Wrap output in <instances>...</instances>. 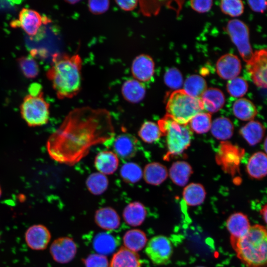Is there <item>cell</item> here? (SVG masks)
Instances as JSON below:
<instances>
[{
  "label": "cell",
  "mask_w": 267,
  "mask_h": 267,
  "mask_svg": "<svg viewBox=\"0 0 267 267\" xmlns=\"http://www.w3.org/2000/svg\"><path fill=\"white\" fill-rule=\"evenodd\" d=\"M264 150L266 152V154L267 155V137H266V139L265 140L264 143Z\"/></svg>",
  "instance_id": "7dc6e473"
},
{
  "label": "cell",
  "mask_w": 267,
  "mask_h": 267,
  "mask_svg": "<svg viewBox=\"0 0 267 267\" xmlns=\"http://www.w3.org/2000/svg\"><path fill=\"white\" fill-rule=\"evenodd\" d=\"M86 183L88 190L91 194L99 195L107 190L109 181L106 175L96 172L92 173L88 177Z\"/></svg>",
  "instance_id": "1f68e13d"
},
{
  "label": "cell",
  "mask_w": 267,
  "mask_h": 267,
  "mask_svg": "<svg viewBox=\"0 0 267 267\" xmlns=\"http://www.w3.org/2000/svg\"><path fill=\"white\" fill-rule=\"evenodd\" d=\"M110 5L109 0H89L88 6L91 12L99 14L106 12Z\"/></svg>",
  "instance_id": "b9f144b4"
},
{
  "label": "cell",
  "mask_w": 267,
  "mask_h": 267,
  "mask_svg": "<svg viewBox=\"0 0 267 267\" xmlns=\"http://www.w3.org/2000/svg\"><path fill=\"white\" fill-rule=\"evenodd\" d=\"M51 234L48 228L43 224H35L29 227L25 233V239L28 246L34 250H43L48 245Z\"/></svg>",
  "instance_id": "4fadbf2b"
},
{
  "label": "cell",
  "mask_w": 267,
  "mask_h": 267,
  "mask_svg": "<svg viewBox=\"0 0 267 267\" xmlns=\"http://www.w3.org/2000/svg\"><path fill=\"white\" fill-rule=\"evenodd\" d=\"M141 262L137 252L122 247L113 255L109 267H141Z\"/></svg>",
  "instance_id": "e0dca14e"
},
{
  "label": "cell",
  "mask_w": 267,
  "mask_h": 267,
  "mask_svg": "<svg viewBox=\"0 0 267 267\" xmlns=\"http://www.w3.org/2000/svg\"><path fill=\"white\" fill-rule=\"evenodd\" d=\"M120 174L126 182L134 183L141 179L143 172L141 167L136 163L127 162L122 166Z\"/></svg>",
  "instance_id": "d6a6232c"
},
{
  "label": "cell",
  "mask_w": 267,
  "mask_h": 267,
  "mask_svg": "<svg viewBox=\"0 0 267 267\" xmlns=\"http://www.w3.org/2000/svg\"><path fill=\"white\" fill-rule=\"evenodd\" d=\"M94 166L98 172L105 175L113 174L118 169L119 160L113 152L104 150L99 152L94 159Z\"/></svg>",
  "instance_id": "ac0fdd59"
},
{
  "label": "cell",
  "mask_w": 267,
  "mask_h": 267,
  "mask_svg": "<svg viewBox=\"0 0 267 267\" xmlns=\"http://www.w3.org/2000/svg\"><path fill=\"white\" fill-rule=\"evenodd\" d=\"M248 3L255 12H264L267 8V0H249Z\"/></svg>",
  "instance_id": "ee69618b"
},
{
  "label": "cell",
  "mask_w": 267,
  "mask_h": 267,
  "mask_svg": "<svg viewBox=\"0 0 267 267\" xmlns=\"http://www.w3.org/2000/svg\"><path fill=\"white\" fill-rule=\"evenodd\" d=\"M131 72L134 79L141 82L150 80L154 72L153 59L144 54L137 56L132 62Z\"/></svg>",
  "instance_id": "9a60e30c"
},
{
  "label": "cell",
  "mask_w": 267,
  "mask_h": 267,
  "mask_svg": "<svg viewBox=\"0 0 267 267\" xmlns=\"http://www.w3.org/2000/svg\"><path fill=\"white\" fill-rule=\"evenodd\" d=\"M162 135L166 137L167 152L164 159L169 160L182 153L190 145L192 132L187 125L180 124L167 115L158 122Z\"/></svg>",
  "instance_id": "277c9868"
},
{
  "label": "cell",
  "mask_w": 267,
  "mask_h": 267,
  "mask_svg": "<svg viewBox=\"0 0 267 267\" xmlns=\"http://www.w3.org/2000/svg\"><path fill=\"white\" fill-rule=\"evenodd\" d=\"M237 258L246 267H267V227L256 224L241 237L230 238Z\"/></svg>",
  "instance_id": "3957f363"
},
{
  "label": "cell",
  "mask_w": 267,
  "mask_h": 267,
  "mask_svg": "<svg viewBox=\"0 0 267 267\" xmlns=\"http://www.w3.org/2000/svg\"><path fill=\"white\" fill-rule=\"evenodd\" d=\"M247 81L242 77H237L228 80L226 84V89L228 93L234 97L243 96L248 90Z\"/></svg>",
  "instance_id": "74e56055"
},
{
  "label": "cell",
  "mask_w": 267,
  "mask_h": 267,
  "mask_svg": "<svg viewBox=\"0 0 267 267\" xmlns=\"http://www.w3.org/2000/svg\"><path fill=\"white\" fill-rule=\"evenodd\" d=\"M225 30L243 59L248 63L254 54L250 43L248 26L239 19H232L228 22Z\"/></svg>",
  "instance_id": "52a82bcc"
},
{
  "label": "cell",
  "mask_w": 267,
  "mask_h": 267,
  "mask_svg": "<svg viewBox=\"0 0 267 267\" xmlns=\"http://www.w3.org/2000/svg\"><path fill=\"white\" fill-rule=\"evenodd\" d=\"M165 84L171 89L178 90L183 85V78L180 72L176 68H169L164 77Z\"/></svg>",
  "instance_id": "ab89813d"
},
{
  "label": "cell",
  "mask_w": 267,
  "mask_h": 267,
  "mask_svg": "<svg viewBox=\"0 0 267 267\" xmlns=\"http://www.w3.org/2000/svg\"><path fill=\"white\" fill-rule=\"evenodd\" d=\"M47 18L34 9L23 8L18 14V19L10 23L12 27H21L29 36H34L42 26L47 22Z\"/></svg>",
  "instance_id": "9c48e42d"
},
{
  "label": "cell",
  "mask_w": 267,
  "mask_h": 267,
  "mask_svg": "<svg viewBox=\"0 0 267 267\" xmlns=\"http://www.w3.org/2000/svg\"><path fill=\"white\" fill-rule=\"evenodd\" d=\"M189 123L190 130L196 133H206L211 129V115L208 112L199 113L191 119Z\"/></svg>",
  "instance_id": "e575fe53"
},
{
  "label": "cell",
  "mask_w": 267,
  "mask_h": 267,
  "mask_svg": "<svg viewBox=\"0 0 267 267\" xmlns=\"http://www.w3.org/2000/svg\"><path fill=\"white\" fill-rule=\"evenodd\" d=\"M246 171L251 178L259 179L267 175V155L263 152L254 153L249 158Z\"/></svg>",
  "instance_id": "ffe728a7"
},
{
  "label": "cell",
  "mask_w": 267,
  "mask_h": 267,
  "mask_svg": "<svg viewBox=\"0 0 267 267\" xmlns=\"http://www.w3.org/2000/svg\"><path fill=\"white\" fill-rule=\"evenodd\" d=\"M20 108L23 119L30 127L43 126L48 121L49 104L44 99L43 92L38 95H27Z\"/></svg>",
  "instance_id": "8992f818"
},
{
  "label": "cell",
  "mask_w": 267,
  "mask_h": 267,
  "mask_svg": "<svg viewBox=\"0 0 267 267\" xmlns=\"http://www.w3.org/2000/svg\"><path fill=\"white\" fill-rule=\"evenodd\" d=\"M49 251L55 262L60 264H66L75 258L77 252V246L72 238L61 237L52 242Z\"/></svg>",
  "instance_id": "8fae6325"
},
{
  "label": "cell",
  "mask_w": 267,
  "mask_h": 267,
  "mask_svg": "<svg viewBox=\"0 0 267 267\" xmlns=\"http://www.w3.org/2000/svg\"><path fill=\"white\" fill-rule=\"evenodd\" d=\"M82 60L78 54L54 53L46 76L51 82L57 97L71 98L80 91Z\"/></svg>",
  "instance_id": "7a4b0ae2"
},
{
  "label": "cell",
  "mask_w": 267,
  "mask_h": 267,
  "mask_svg": "<svg viewBox=\"0 0 267 267\" xmlns=\"http://www.w3.org/2000/svg\"><path fill=\"white\" fill-rule=\"evenodd\" d=\"M260 214L265 222L267 224V204L262 207L260 210Z\"/></svg>",
  "instance_id": "bcb514c9"
},
{
  "label": "cell",
  "mask_w": 267,
  "mask_h": 267,
  "mask_svg": "<svg viewBox=\"0 0 267 267\" xmlns=\"http://www.w3.org/2000/svg\"><path fill=\"white\" fill-rule=\"evenodd\" d=\"M239 133L250 145L254 146L264 137L265 129L260 122L252 120L242 127Z\"/></svg>",
  "instance_id": "cb8c5ba5"
},
{
  "label": "cell",
  "mask_w": 267,
  "mask_h": 267,
  "mask_svg": "<svg viewBox=\"0 0 267 267\" xmlns=\"http://www.w3.org/2000/svg\"><path fill=\"white\" fill-rule=\"evenodd\" d=\"M232 111L236 118L243 121H252L257 114L254 104L244 98L238 99L234 102Z\"/></svg>",
  "instance_id": "f1b7e54d"
},
{
  "label": "cell",
  "mask_w": 267,
  "mask_h": 267,
  "mask_svg": "<svg viewBox=\"0 0 267 267\" xmlns=\"http://www.w3.org/2000/svg\"><path fill=\"white\" fill-rule=\"evenodd\" d=\"M1 188H0V197L1 196Z\"/></svg>",
  "instance_id": "c3c4849f"
},
{
  "label": "cell",
  "mask_w": 267,
  "mask_h": 267,
  "mask_svg": "<svg viewBox=\"0 0 267 267\" xmlns=\"http://www.w3.org/2000/svg\"><path fill=\"white\" fill-rule=\"evenodd\" d=\"M247 69L253 82L261 88H267V49L255 51Z\"/></svg>",
  "instance_id": "30bf717a"
},
{
  "label": "cell",
  "mask_w": 267,
  "mask_h": 267,
  "mask_svg": "<svg viewBox=\"0 0 267 267\" xmlns=\"http://www.w3.org/2000/svg\"><path fill=\"white\" fill-rule=\"evenodd\" d=\"M138 135L144 142L152 143L160 138L162 133L158 125L151 121H146L140 128Z\"/></svg>",
  "instance_id": "836d02e7"
},
{
  "label": "cell",
  "mask_w": 267,
  "mask_h": 267,
  "mask_svg": "<svg viewBox=\"0 0 267 267\" xmlns=\"http://www.w3.org/2000/svg\"><path fill=\"white\" fill-rule=\"evenodd\" d=\"M138 148L137 138L132 134L123 133L116 136L113 143L114 152L123 160H128L134 157Z\"/></svg>",
  "instance_id": "7c38bea8"
},
{
  "label": "cell",
  "mask_w": 267,
  "mask_h": 267,
  "mask_svg": "<svg viewBox=\"0 0 267 267\" xmlns=\"http://www.w3.org/2000/svg\"><path fill=\"white\" fill-rule=\"evenodd\" d=\"M95 222L100 228L113 230L120 224V218L115 209L110 207H105L97 210L94 216Z\"/></svg>",
  "instance_id": "d6986e66"
},
{
  "label": "cell",
  "mask_w": 267,
  "mask_h": 267,
  "mask_svg": "<svg viewBox=\"0 0 267 267\" xmlns=\"http://www.w3.org/2000/svg\"><path fill=\"white\" fill-rule=\"evenodd\" d=\"M115 129L109 111L90 107L70 111L49 136L46 149L54 161L70 166L85 157L90 148L112 141Z\"/></svg>",
  "instance_id": "6da1fadb"
},
{
  "label": "cell",
  "mask_w": 267,
  "mask_h": 267,
  "mask_svg": "<svg viewBox=\"0 0 267 267\" xmlns=\"http://www.w3.org/2000/svg\"><path fill=\"white\" fill-rule=\"evenodd\" d=\"M93 246L98 254L105 255L113 251L116 247L115 240L110 234H99L95 237Z\"/></svg>",
  "instance_id": "8d00e7d4"
},
{
  "label": "cell",
  "mask_w": 267,
  "mask_h": 267,
  "mask_svg": "<svg viewBox=\"0 0 267 267\" xmlns=\"http://www.w3.org/2000/svg\"><path fill=\"white\" fill-rule=\"evenodd\" d=\"M85 267H109V262L105 255L98 253L89 255L84 261Z\"/></svg>",
  "instance_id": "60d3db41"
},
{
  "label": "cell",
  "mask_w": 267,
  "mask_h": 267,
  "mask_svg": "<svg viewBox=\"0 0 267 267\" xmlns=\"http://www.w3.org/2000/svg\"><path fill=\"white\" fill-rule=\"evenodd\" d=\"M143 175L147 183L158 185L167 178L168 171L163 165L157 162H152L145 166Z\"/></svg>",
  "instance_id": "d4e9b609"
},
{
  "label": "cell",
  "mask_w": 267,
  "mask_h": 267,
  "mask_svg": "<svg viewBox=\"0 0 267 267\" xmlns=\"http://www.w3.org/2000/svg\"><path fill=\"white\" fill-rule=\"evenodd\" d=\"M204 110L200 98L187 94L183 89L173 91L166 104V115L176 122L187 125L196 114Z\"/></svg>",
  "instance_id": "5b68a950"
},
{
  "label": "cell",
  "mask_w": 267,
  "mask_h": 267,
  "mask_svg": "<svg viewBox=\"0 0 267 267\" xmlns=\"http://www.w3.org/2000/svg\"><path fill=\"white\" fill-rule=\"evenodd\" d=\"M145 252L153 264L164 265L170 262L173 248L167 237L159 235L153 237L147 243Z\"/></svg>",
  "instance_id": "ba28073f"
},
{
  "label": "cell",
  "mask_w": 267,
  "mask_h": 267,
  "mask_svg": "<svg viewBox=\"0 0 267 267\" xmlns=\"http://www.w3.org/2000/svg\"><path fill=\"white\" fill-rule=\"evenodd\" d=\"M210 129L214 137L224 140L230 138L233 135L234 126L229 119L219 117L213 121Z\"/></svg>",
  "instance_id": "f546056e"
},
{
  "label": "cell",
  "mask_w": 267,
  "mask_h": 267,
  "mask_svg": "<svg viewBox=\"0 0 267 267\" xmlns=\"http://www.w3.org/2000/svg\"><path fill=\"white\" fill-rule=\"evenodd\" d=\"M200 98L204 110L210 114L218 111L225 103V97L223 92L219 89L215 88L207 89Z\"/></svg>",
  "instance_id": "44dd1931"
},
{
  "label": "cell",
  "mask_w": 267,
  "mask_h": 267,
  "mask_svg": "<svg viewBox=\"0 0 267 267\" xmlns=\"http://www.w3.org/2000/svg\"><path fill=\"white\" fill-rule=\"evenodd\" d=\"M123 242L124 247L137 252L146 246L147 239L145 232L142 230L132 229L125 233L123 237Z\"/></svg>",
  "instance_id": "4316f807"
},
{
  "label": "cell",
  "mask_w": 267,
  "mask_h": 267,
  "mask_svg": "<svg viewBox=\"0 0 267 267\" xmlns=\"http://www.w3.org/2000/svg\"><path fill=\"white\" fill-rule=\"evenodd\" d=\"M216 68L217 74L221 78L230 80L237 77L240 74L241 62L235 55L225 54L218 59Z\"/></svg>",
  "instance_id": "5bb4252c"
},
{
  "label": "cell",
  "mask_w": 267,
  "mask_h": 267,
  "mask_svg": "<svg viewBox=\"0 0 267 267\" xmlns=\"http://www.w3.org/2000/svg\"><path fill=\"white\" fill-rule=\"evenodd\" d=\"M121 92L124 98L128 102L136 103L144 98L146 89L141 82L134 79H128L123 83Z\"/></svg>",
  "instance_id": "7402d4cb"
},
{
  "label": "cell",
  "mask_w": 267,
  "mask_h": 267,
  "mask_svg": "<svg viewBox=\"0 0 267 267\" xmlns=\"http://www.w3.org/2000/svg\"><path fill=\"white\" fill-rule=\"evenodd\" d=\"M117 4L124 10L130 11L137 6L138 1L135 0H116Z\"/></svg>",
  "instance_id": "f6af8a7d"
},
{
  "label": "cell",
  "mask_w": 267,
  "mask_h": 267,
  "mask_svg": "<svg viewBox=\"0 0 267 267\" xmlns=\"http://www.w3.org/2000/svg\"><path fill=\"white\" fill-rule=\"evenodd\" d=\"M191 7L195 11L203 13L209 11L213 5L212 0H191L190 1Z\"/></svg>",
  "instance_id": "7bdbcfd3"
},
{
  "label": "cell",
  "mask_w": 267,
  "mask_h": 267,
  "mask_svg": "<svg viewBox=\"0 0 267 267\" xmlns=\"http://www.w3.org/2000/svg\"><path fill=\"white\" fill-rule=\"evenodd\" d=\"M203 267V266H197V267Z\"/></svg>",
  "instance_id": "681fc988"
},
{
  "label": "cell",
  "mask_w": 267,
  "mask_h": 267,
  "mask_svg": "<svg viewBox=\"0 0 267 267\" xmlns=\"http://www.w3.org/2000/svg\"><path fill=\"white\" fill-rule=\"evenodd\" d=\"M207 89V83L201 76L192 75L189 76L183 84V90L189 95L200 98Z\"/></svg>",
  "instance_id": "4dcf8cb0"
},
{
  "label": "cell",
  "mask_w": 267,
  "mask_h": 267,
  "mask_svg": "<svg viewBox=\"0 0 267 267\" xmlns=\"http://www.w3.org/2000/svg\"><path fill=\"white\" fill-rule=\"evenodd\" d=\"M220 7L223 13L232 17L239 16L244 11L243 2L239 0H222Z\"/></svg>",
  "instance_id": "f35d334b"
},
{
  "label": "cell",
  "mask_w": 267,
  "mask_h": 267,
  "mask_svg": "<svg viewBox=\"0 0 267 267\" xmlns=\"http://www.w3.org/2000/svg\"><path fill=\"white\" fill-rule=\"evenodd\" d=\"M147 215L145 206L140 202L134 201L128 204L123 212L125 222L129 225L137 226L144 221Z\"/></svg>",
  "instance_id": "603a6c76"
},
{
  "label": "cell",
  "mask_w": 267,
  "mask_h": 267,
  "mask_svg": "<svg viewBox=\"0 0 267 267\" xmlns=\"http://www.w3.org/2000/svg\"><path fill=\"white\" fill-rule=\"evenodd\" d=\"M182 196L187 205L196 206L204 202L206 197V191L201 184L191 183L184 188Z\"/></svg>",
  "instance_id": "83f0119b"
},
{
  "label": "cell",
  "mask_w": 267,
  "mask_h": 267,
  "mask_svg": "<svg viewBox=\"0 0 267 267\" xmlns=\"http://www.w3.org/2000/svg\"><path fill=\"white\" fill-rule=\"evenodd\" d=\"M250 227L248 217L241 212L232 214L226 221V227L230 234V238L237 239L241 237Z\"/></svg>",
  "instance_id": "2e32d148"
},
{
  "label": "cell",
  "mask_w": 267,
  "mask_h": 267,
  "mask_svg": "<svg viewBox=\"0 0 267 267\" xmlns=\"http://www.w3.org/2000/svg\"><path fill=\"white\" fill-rule=\"evenodd\" d=\"M23 75L28 79L35 78L39 73V66L32 55L21 56L17 60Z\"/></svg>",
  "instance_id": "d590c367"
},
{
  "label": "cell",
  "mask_w": 267,
  "mask_h": 267,
  "mask_svg": "<svg viewBox=\"0 0 267 267\" xmlns=\"http://www.w3.org/2000/svg\"><path fill=\"white\" fill-rule=\"evenodd\" d=\"M192 174L191 166L185 161H177L171 166L169 170V175L174 183L183 186L187 183Z\"/></svg>",
  "instance_id": "484cf974"
}]
</instances>
